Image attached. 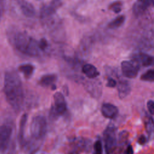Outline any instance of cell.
Returning <instances> with one entry per match:
<instances>
[{"label":"cell","instance_id":"1","mask_svg":"<svg viewBox=\"0 0 154 154\" xmlns=\"http://www.w3.org/2000/svg\"><path fill=\"white\" fill-rule=\"evenodd\" d=\"M4 92L11 106L16 111H20L24 103V93L20 78L14 70H8L5 73Z\"/></svg>","mask_w":154,"mask_h":154},{"label":"cell","instance_id":"2","mask_svg":"<svg viewBox=\"0 0 154 154\" xmlns=\"http://www.w3.org/2000/svg\"><path fill=\"white\" fill-rule=\"evenodd\" d=\"M13 45L20 52L30 56H38L40 49L37 40L22 32H17L13 37Z\"/></svg>","mask_w":154,"mask_h":154},{"label":"cell","instance_id":"3","mask_svg":"<svg viewBox=\"0 0 154 154\" xmlns=\"http://www.w3.org/2000/svg\"><path fill=\"white\" fill-rule=\"evenodd\" d=\"M116 131V126L113 124L110 123L107 126L103 133L106 154H116L117 148Z\"/></svg>","mask_w":154,"mask_h":154},{"label":"cell","instance_id":"4","mask_svg":"<svg viewBox=\"0 0 154 154\" xmlns=\"http://www.w3.org/2000/svg\"><path fill=\"white\" fill-rule=\"evenodd\" d=\"M47 131V121L43 116H36L32 119L30 132L31 136L36 140L44 137Z\"/></svg>","mask_w":154,"mask_h":154},{"label":"cell","instance_id":"5","mask_svg":"<svg viewBox=\"0 0 154 154\" xmlns=\"http://www.w3.org/2000/svg\"><path fill=\"white\" fill-rule=\"evenodd\" d=\"M54 104L51 108V115L57 118L63 114L67 110V103L63 94L60 92H56L53 96Z\"/></svg>","mask_w":154,"mask_h":154},{"label":"cell","instance_id":"6","mask_svg":"<svg viewBox=\"0 0 154 154\" xmlns=\"http://www.w3.org/2000/svg\"><path fill=\"white\" fill-rule=\"evenodd\" d=\"M12 128L8 125L0 126V153L4 152L8 147L11 135Z\"/></svg>","mask_w":154,"mask_h":154},{"label":"cell","instance_id":"7","mask_svg":"<svg viewBox=\"0 0 154 154\" xmlns=\"http://www.w3.org/2000/svg\"><path fill=\"white\" fill-rule=\"evenodd\" d=\"M139 64L135 61H123L121 63L123 75L128 78H135L138 73Z\"/></svg>","mask_w":154,"mask_h":154},{"label":"cell","instance_id":"8","mask_svg":"<svg viewBox=\"0 0 154 154\" xmlns=\"http://www.w3.org/2000/svg\"><path fill=\"white\" fill-rule=\"evenodd\" d=\"M153 3V0H137L132 7L133 14L138 17L143 14Z\"/></svg>","mask_w":154,"mask_h":154},{"label":"cell","instance_id":"9","mask_svg":"<svg viewBox=\"0 0 154 154\" xmlns=\"http://www.w3.org/2000/svg\"><path fill=\"white\" fill-rule=\"evenodd\" d=\"M101 112L105 118L112 119L117 117L119 113L118 108L113 104L105 103L102 105Z\"/></svg>","mask_w":154,"mask_h":154},{"label":"cell","instance_id":"10","mask_svg":"<svg viewBox=\"0 0 154 154\" xmlns=\"http://www.w3.org/2000/svg\"><path fill=\"white\" fill-rule=\"evenodd\" d=\"M17 4L23 13L27 17H32L35 14V10L34 6L26 0H17Z\"/></svg>","mask_w":154,"mask_h":154},{"label":"cell","instance_id":"11","mask_svg":"<svg viewBox=\"0 0 154 154\" xmlns=\"http://www.w3.org/2000/svg\"><path fill=\"white\" fill-rule=\"evenodd\" d=\"M132 60L144 67H149L153 64V57L144 53H139L135 55Z\"/></svg>","mask_w":154,"mask_h":154},{"label":"cell","instance_id":"12","mask_svg":"<svg viewBox=\"0 0 154 154\" xmlns=\"http://www.w3.org/2000/svg\"><path fill=\"white\" fill-rule=\"evenodd\" d=\"M102 84L97 81H90L85 84V88L93 97H99L102 93Z\"/></svg>","mask_w":154,"mask_h":154},{"label":"cell","instance_id":"13","mask_svg":"<svg viewBox=\"0 0 154 154\" xmlns=\"http://www.w3.org/2000/svg\"><path fill=\"white\" fill-rule=\"evenodd\" d=\"M117 90L119 98L123 99L130 93L131 88L129 83L127 81L122 80L118 84Z\"/></svg>","mask_w":154,"mask_h":154},{"label":"cell","instance_id":"14","mask_svg":"<svg viewBox=\"0 0 154 154\" xmlns=\"http://www.w3.org/2000/svg\"><path fill=\"white\" fill-rule=\"evenodd\" d=\"M82 69V72L90 79L96 78L99 75V72L96 67L91 64H86L84 65Z\"/></svg>","mask_w":154,"mask_h":154},{"label":"cell","instance_id":"15","mask_svg":"<svg viewBox=\"0 0 154 154\" xmlns=\"http://www.w3.org/2000/svg\"><path fill=\"white\" fill-rule=\"evenodd\" d=\"M74 144L81 150L88 152L90 149L91 141L88 139L79 137L74 140Z\"/></svg>","mask_w":154,"mask_h":154},{"label":"cell","instance_id":"16","mask_svg":"<svg viewBox=\"0 0 154 154\" xmlns=\"http://www.w3.org/2000/svg\"><path fill=\"white\" fill-rule=\"evenodd\" d=\"M57 76L55 74H47L43 75L40 80V84L43 87H49L54 85L55 82L57 81Z\"/></svg>","mask_w":154,"mask_h":154},{"label":"cell","instance_id":"17","mask_svg":"<svg viewBox=\"0 0 154 154\" xmlns=\"http://www.w3.org/2000/svg\"><path fill=\"white\" fill-rule=\"evenodd\" d=\"M19 70L23 74L26 78L28 79L32 75L34 71V67L31 64H25L19 67Z\"/></svg>","mask_w":154,"mask_h":154},{"label":"cell","instance_id":"18","mask_svg":"<svg viewBox=\"0 0 154 154\" xmlns=\"http://www.w3.org/2000/svg\"><path fill=\"white\" fill-rule=\"evenodd\" d=\"M125 20V16L123 15L119 16L117 17L116 19H113L112 21H111L108 23V27L111 29H117L123 24Z\"/></svg>","mask_w":154,"mask_h":154},{"label":"cell","instance_id":"19","mask_svg":"<svg viewBox=\"0 0 154 154\" xmlns=\"http://www.w3.org/2000/svg\"><path fill=\"white\" fill-rule=\"evenodd\" d=\"M28 116L26 114H23L20 119V126H19V140L20 142H22L23 140V135H24V131L25 128L27 121Z\"/></svg>","mask_w":154,"mask_h":154},{"label":"cell","instance_id":"20","mask_svg":"<svg viewBox=\"0 0 154 154\" xmlns=\"http://www.w3.org/2000/svg\"><path fill=\"white\" fill-rule=\"evenodd\" d=\"M146 118L144 119V124L145 128L147 133L149 136L152 135L153 132V120L152 116H149L147 114L146 115Z\"/></svg>","mask_w":154,"mask_h":154},{"label":"cell","instance_id":"21","mask_svg":"<svg viewBox=\"0 0 154 154\" xmlns=\"http://www.w3.org/2000/svg\"><path fill=\"white\" fill-rule=\"evenodd\" d=\"M141 79L144 81L153 82L154 81V70H149L141 76Z\"/></svg>","mask_w":154,"mask_h":154},{"label":"cell","instance_id":"22","mask_svg":"<svg viewBox=\"0 0 154 154\" xmlns=\"http://www.w3.org/2000/svg\"><path fill=\"white\" fill-rule=\"evenodd\" d=\"M122 3L120 1H115L110 4L109 8L114 13H119L122 10Z\"/></svg>","mask_w":154,"mask_h":154},{"label":"cell","instance_id":"23","mask_svg":"<svg viewBox=\"0 0 154 154\" xmlns=\"http://www.w3.org/2000/svg\"><path fill=\"white\" fill-rule=\"evenodd\" d=\"M94 154H102V144L100 140H96L93 144Z\"/></svg>","mask_w":154,"mask_h":154},{"label":"cell","instance_id":"24","mask_svg":"<svg viewBox=\"0 0 154 154\" xmlns=\"http://www.w3.org/2000/svg\"><path fill=\"white\" fill-rule=\"evenodd\" d=\"M38 43L39 48L41 51L45 50L46 48H47L48 46V43L47 40L44 38H42L39 42H38Z\"/></svg>","mask_w":154,"mask_h":154},{"label":"cell","instance_id":"25","mask_svg":"<svg viewBox=\"0 0 154 154\" xmlns=\"http://www.w3.org/2000/svg\"><path fill=\"white\" fill-rule=\"evenodd\" d=\"M147 108L151 115L154 114V102L153 100H149L147 102Z\"/></svg>","mask_w":154,"mask_h":154},{"label":"cell","instance_id":"26","mask_svg":"<svg viewBox=\"0 0 154 154\" xmlns=\"http://www.w3.org/2000/svg\"><path fill=\"white\" fill-rule=\"evenodd\" d=\"M61 0H52L49 5H51L53 8L57 10V8L59 7L61 5Z\"/></svg>","mask_w":154,"mask_h":154},{"label":"cell","instance_id":"27","mask_svg":"<svg viewBox=\"0 0 154 154\" xmlns=\"http://www.w3.org/2000/svg\"><path fill=\"white\" fill-rule=\"evenodd\" d=\"M116 85V81L112 78H109L108 79V82L106 86L108 87H114Z\"/></svg>","mask_w":154,"mask_h":154},{"label":"cell","instance_id":"28","mask_svg":"<svg viewBox=\"0 0 154 154\" xmlns=\"http://www.w3.org/2000/svg\"><path fill=\"white\" fill-rule=\"evenodd\" d=\"M147 141V139H146V137L145 135H141V136H140V137L138 138V143L141 144V145H143Z\"/></svg>","mask_w":154,"mask_h":154},{"label":"cell","instance_id":"29","mask_svg":"<svg viewBox=\"0 0 154 154\" xmlns=\"http://www.w3.org/2000/svg\"><path fill=\"white\" fill-rule=\"evenodd\" d=\"M126 154H134V150L131 144H129L126 149L125 152Z\"/></svg>","mask_w":154,"mask_h":154},{"label":"cell","instance_id":"30","mask_svg":"<svg viewBox=\"0 0 154 154\" xmlns=\"http://www.w3.org/2000/svg\"><path fill=\"white\" fill-rule=\"evenodd\" d=\"M69 154H79V153H78L77 151L75 150V151H73V152H70V153H69Z\"/></svg>","mask_w":154,"mask_h":154},{"label":"cell","instance_id":"31","mask_svg":"<svg viewBox=\"0 0 154 154\" xmlns=\"http://www.w3.org/2000/svg\"><path fill=\"white\" fill-rule=\"evenodd\" d=\"M0 17H1V12H0Z\"/></svg>","mask_w":154,"mask_h":154}]
</instances>
